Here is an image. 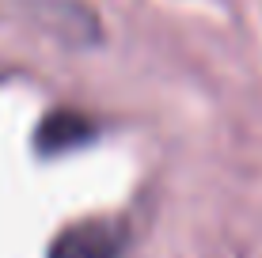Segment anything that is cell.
<instances>
[{"label":"cell","mask_w":262,"mask_h":258,"mask_svg":"<svg viewBox=\"0 0 262 258\" xmlns=\"http://www.w3.org/2000/svg\"><path fill=\"white\" fill-rule=\"evenodd\" d=\"M125 224L122 220H80L50 243L46 258H122Z\"/></svg>","instance_id":"1"},{"label":"cell","mask_w":262,"mask_h":258,"mask_svg":"<svg viewBox=\"0 0 262 258\" xmlns=\"http://www.w3.org/2000/svg\"><path fill=\"white\" fill-rule=\"evenodd\" d=\"M92 122L84 118V114H72V110H57L50 114L46 122L38 126V148L46 156L53 152H69V148L84 145V140H92Z\"/></svg>","instance_id":"2"}]
</instances>
